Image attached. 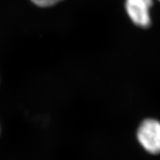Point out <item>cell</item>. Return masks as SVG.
Returning <instances> with one entry per match:
<instances>
[{
    "label": "cell",
    "instance_id": "1",
    "mask_svg": "<svg viewBox=\"0 0 160 160\" xmlns=\"http://www.w3.org/2000/svg\"><path fill=\"white\" fill-rule=\"evenodd\" d=\"M140 145L151 154L160 153V122L153 119L144 120L137 131Z\"/></svg>",
    "mask_w": 160,
    "mask_h": 160
},
{
    "label": "cell",
    "instance_id": "2",
    "mask_svg": "<svg viewBox=\"0 0 160 160\" xmlns=\"http://www.w3.org/2000/svg\"><path fill=\"white\" fill-rule=\"evenodd\" d=\"M153 0H126L125 9L131 21L136 25L146 28L151 24L150 12Z\"/></svg>",
    "mask_w": 160,
    "mask_h": 160
},
{
    "label": "cell",
    "instance_id": "3",
    "mask_svg": "<svg viewBox=\"0 0 160 160\" xmlns=\"http://www.w3.org/2000/svg\"><path fill=\"white\" fill-rule=\"evenodd\" d=\"M31 1L39 7L46 8L54 5L62 0H31Z\"/></svg>",
    "mask_w": 160,
    "mask_h": 160
},
{
    "label": "cell",
    "instance_id": "4",
    "mask_svg": "<svg viewBox=\"0 0 160 160\" xmlns=\"http://www.w3.org/2000/svg\"><path fill=\"white\" fill-rule=\"evenodd\" d=\"M159 1H160V0H159Z\"/></svg>",
    "mask_w": 160,
    "mask_h": 160
}]
</instances>
